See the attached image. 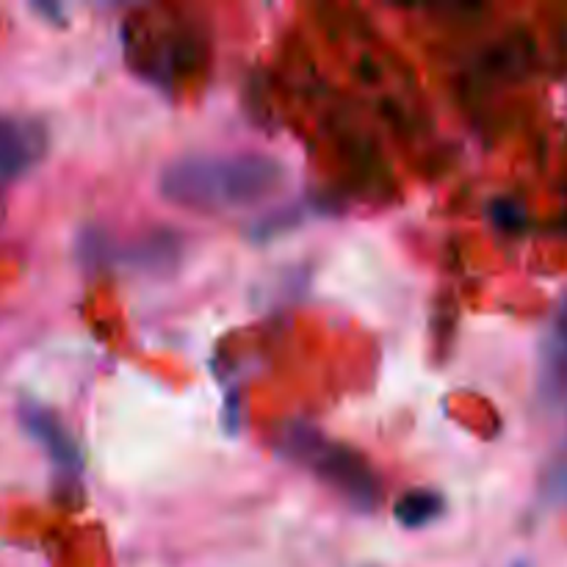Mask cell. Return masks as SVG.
Masks as SVG:
<instances>
[{
	"mask_svg": "<svg viewBox=\"0 0 567 567\" xmlns=\"http://www.w3.org/2000/svg\"><path fill=\"white\" fill-rule=\"evenodd\" d=\"M543 393L551 402L567 396V297L557 308L543 343Z\"/></svg>",
	"mask_w": 567,
	"mask_h": 567,
	"instance_id": "5",
	"label": "cell"
},
{
	"mask_svg": "<svg viewBox=\"0 0 567 567\" xmlns=\"http://www.w3.org/2000/svg\"><path fill=\"white\" fill-rule=\"evenodd\" d=\"M286 454L313 471L347 504L360 513H374L382 502V482L369 460L343 443L330 441L313 426H288Z\"/></svg>",
	"mask_w": 567,
	"mask_h": 567,
	"instance_id": "2",
	"label": "cell"
},
{
	"mask_svg": "<svg viewBox=\"0 0 567 567\" xmlns=\"http://www.w3.org/2000/svg\"><path fill=\"white\" fill-rule=\"evenodd\" d=\"M20 419L22 426L28 430V435L37 437L39 446H42L44 452H48V457L53 460L55 468H61L64 474H81V452H78L72 435L64 430V424H61L53 413L37 408V404H25Z\"/></svg>",
	"mask_w": 567,
	"mask_h": 567,
	"instance_id": "4",
	"label": "cell"
},
{
	"mask_svg": "<svg viewBox=\"0 0 567 567\" xmlns=\"http://www.w3.org/2000/svg\"><path fill=\"white\" fill-rule=\"evenodd\" d=\"M286 181V166L271 155H192L166 166L161 194L197 214H236L264 205L282 192Z\"/></svg>",
	"mask_w": 567,
	"mask_h": 567,
	"instance_id": "1",
	"label": "cell"
},
{
	"mask_svg": "<svg viewBox=\"0 0 567 567\" xmlns=\"http://www.w3.org/2000/svg\"><path fill=\"white\" fill-rule=\"evenodd\" d=\"M48 153V127L33 116L0 114V186L31 172Z\"/></svg>",
	"mask_w": 567,
	"mask_h": 567,
	"instance_id": "3",
	"label": "cell"
},
{
	"mask_svg": "<svg viewBox=\"0 0 567 567\" xmlns=\"http://www.w3.org/2000/svg\"><path fill=\"white\" fill-rule=\"evenodd\" d=\"M491 214L493 219H496V225L504 227V230H518V227H524L526 221L524 208H520L515 199H498V203L491 208Z\"/></svg>",
	"mask_w": 567,
	"mask_h": 567,
	"instance_id": "7",
	"label": "cell"
},
{
	"mask_svg": "<svg viewBox=\"0 0 567 567\" xmlns=\"http://www.w3.org/2000/svg\"><path fill=\"white\" fill-rule=\"evenodd\" d=\"M443 515V496L435 491H426V487H419V491H408L396 502V509H393V518L404 526V529H424L432 520H437Z\"/></svg>",
	"mask_w": 567,
	"mask_h": 567,
	"instance_id": "6",
	"label": "cell"
}]
</instances>
